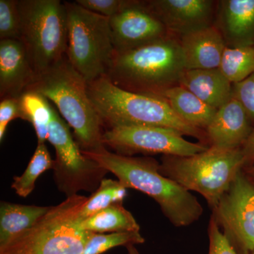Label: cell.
Here are the masks:
<instances>
[{
    "instance_id": "obj_27",
    "label": "cell",
    "mask_w": 254,
    "mask_h": 254,
    "mask_svg": "<svg viewBox=\"0 0 254 254\" xmlns=\"http://www.w3.org/2000/svg\"><path fill=\"white\" fill-rule=\"evenodd\" d=\"M18 0H0V40L20 39Z\"/></svg>"
},
{
    "instance_id": "obj_7",
    "label": "cell",
    "mask_w": 254,
    "mask_h": 254,
    "mask_svg": "<svg viewBox=\"0 0 254 254\" xmlns=\"http://www.w3.org/2000/svg\"><path fill=\"white\" fill-rule=\"evenodd\" d=\"M23 42L37 75L66 55L67 12L60 0H18Z\"/></svg>"
},
{
    "instance_id": "obj_24",
    "label": "cell",
    "mask_w": 254,
    "mask_h": 254,
    "mask_svg": "<svg viewBox=\"0 0 254 254\" xmlns=\"http://www.w3.org/2000/svg\"><path fill=\"white\" fill-rule=\"evenodd\" d=\"M53 166L54 160L52 159L46 143L38 144L24 173L21 176L14 177L11 188L19 196L26 198L34 190L36 180L40 175L53 169Z\"/></svg>"
},
{
    "instance_id": "obj_8",
    "label": "cell",
    "mask_w": 254,
    "mask_h": 254,
    "mask_svg": "<svg viewBox=\"0 0 254 254\" xmlns=\"http://www.w3.org/2000/svg\"><path fill=\"white\" fill-rule=\"evenodd\" d=\"M64 4L68 60L87 83L106 76L115 54L110 18L92 12L76 1Z\"/></svg>"
},
{
    "instance_id": "obj_36",
    "label": "cell",
    "mask_w": 254,
    "mask_h": 254,
    "mask_svg": "<svg viewBox=\"0 0 254 254\" xmlns=\"http://www.w3.org/2000/svg\"><path fill=\"white\" fill-rule=\"evenodd\" d=\"M208 254H210L208 253Z\"/></svg>"
},
{
    "instance_id": "obj_1",
    "label": "cell",
    "mask_w": 254,
    "mask_h": 254,
    "mask_svg": "<svg viewBox=\"0 0 254 254\" xmlns=\"http://www.w3.org/2000/svg\"><path fill=\"white\" fill-rule=\"evenodd\" d=\"M103 168L118 177L127 189H134L151 197L162 212L177 227L198 221L203 208L190 190L160 173V163L149 156H126L108 151H83Z\"/></svg>"
},
{
    "instance_id": "obj_13",
    "label": "cell",
    "mask_w": 254,
    "mask_h": 254,
    "mask_svg": "<svg viewBox=\"0 0 254 254\" xmlns=\"http://www.w3.org/2000/svg\"><path fill=\"white\" fill-rule=\"evenodd\" d=\"M170 34L180 37L213 26L218 1L212 0L142 1Z\"/></svg>"
},
{
    "instance_id": "obj_33",
    "label": "cell",
    "mask_w": 254,
    "mask_h": 254,
    "mask_svg": "<svg viewBox=\"0 0 254 254\" xmlns=\"http://www.w3.org/2000/svg\"><path fill=\"white\" fill-rule=\"evenodd\" d=\"M242 171L244 172L246 177L250 180L251 183L254 186V165L249 167V168L242 169Z\"/></svg>"
},
{
    "instance_id": "obj_12",
    "label": "cell",
    "mask_w": 254,
    "mask_h": 254,
    "mask_svg": "<svg viewBox=\"0 0 254 254\" xmlns=\"http://www.w3.org/2000/svg\"><path fill=\"white\" fill-rule=\"evenodd\" d=\"M115 53L158 41L170 34L142 1L128 0L123 10L110 18Z\"/></svg>"
},
{
    "instance_id": "obj_15",
    "label": "cell",
    "mask_w": 254,
    "mask_h": 254,
    "mask_svg": "<svg viewBox=\"0 0 254 254\" xmlns=\"http://www.w3.org/2000/svg\"><path fill=\"white\" fill-rule=\"evenodd\" d=\"M254 127L240 102L232 96L217 110L205 131L210 147L222 150L240 149Z\"/></svg>"
},
{
    "instance_id": "obj_32",
    "label": "cell",
    "mask_w": 254,
    "mask_h": 254,
    "mask_svg": "<svg viewBox=\"0 0 254 254\" xmlns=\"http://www.w3.org/2000/svg\"><path fill=\"white\" fill-rule=\"evenodd\" d=\"M241 150L244 158L243 169L254 165V128Z\"/></svg>"
},
{
    "instance_id": "obj_31",
    "label": "cell",
    "mask_w": 254,
    "mask_h": 254,
    "mask_svg": "<svg viewBox=\"0 0 254 254\" xmlns=\"http://www.w3.org/2000/svg\"><path fill=\"white\" fill-rule=\"evenodd\" d=\"M22 119L18 98H6L0 103V141H2L8 125L15 119Z\"/></svg>"
},
{
    "instance_id": "obj_11",
    "label": "cell",
    "mask_w": 254,
    "mask_h": 254,
    "mask_svg": "<svg viewBox=\"0 0 254 254\" xmlns=\"http://www.w3.org/2000/svg\"><path fill=\"white\" fill-rule=\"evenodd\" d=\"M212 216L240 254L254 250V186L242 170L222 195Z\"/></svg>"
},
{
    "instance_id": "obj_25",
    "label": "cell",
    "mask_w": 254,
    "mask_h": 254,
    "mask_svg": "<svg viewBox=\"0 0 254 254\" xmlns=\"http://www.w3.org/2000/svg\"><path fill=\"white\" fill-rule=\"evenodd\" d=\"M220 69L232 84L248 77L254 72V46L233 48L226 47Z\"/></svg>"
},
{
    "instance_id": "obj_14",
    "label": "cell",
    "mask_w": 254,
    "mask_h": 254,
    "mask_svg": "<svg viewBox=\"0 0 254 254\" xmlns=\"http://www.w3.org/2000/svg\"><path fill=\"white\" fill-rule=\"evenodd\" d=\"M37 73L20 39L0 40V98H19L34 83Z\"/></svg>"
},
{
    "instance_id": "obj_34",
    "label": "cell",
    "mask_w": 254,
    "mask_h": 254,
    "mask_svg": "<svg viewBox=\"0 0 254 254\" xmlns=\"http://www.w3.org/2000/svg\"><path fill=\"white\" fill-rule=\"evenodd\" d=\"M126 247L128 254H140L138 251L136 250V247H134V245H128Z\"/></svg>"
},
{
    "instance_id": "obj_9",
    "label": "cell",
    "mask_w": 254,
    "mask_h": 254,
    "mask_svg": "<svg viewBox=\"0 0 254 254\" xmlns=\"http://www.w3.org/2000/svg\"><path fill=\"white\" fill-rule=\"evenodd\" d=\"M48 141L56 153L54 180L58 190L66 198L77 195L80 190L93 193L98 190L108 170L83 154L73 139L68 124L53 108Z\"/></svg>"
},
{
    "instance_id": "obj_19",
    "label": "cell",
    "mask_w": 254,
    "mask_h": 254,
    "mask_svg": "<svg viewBox=\"0 0 254 254\" xmlns=\"http://www.w3.org/2000/svg\"><path fill=\"white\" fill-rule=\"evenodd\" d=\"M51 206L16 204L1 201L0 204V248L36 225Z\"/></svg>"
},
{
    "instance_id": "obj_29",
    "label": "cell",
    "mask_w": 254,
    "mask_h": 254,
    "mask_svg": "<svg viewBox=\"0 0 254 254\" xmlns=\"http://www.w3.org/2000/svg\"><path fill=\"white\" fill-rule=\"evenodd\" d=\"M76 2L92 12L111 18L127 6L128 0H76Z\"/></svg>"
},
{
    "instance_id": "obj_20",
    "label": "cell",
    "mask_w": 254,
    "mask_h": 254,
    "mask_svg": "<svg viewBox=\"0 0 254 254\" xmlns=\"http://www.w3.org/2000/svg\"><path fill=\"white\" fill-rule=\"evenodd\" d=\"M160 98L165 100L184 121L204 131L217 112V109L179 85L164 92Z\"/></svg>"
},
{
    "instance_id": "obj_17",
    "label": "cell",
    "mask_w": 254,
    "mask_h": 254,
    "mask_svg": "<svg viewBox=\"0 0 254 254\" xmlns=\"http://www.w3.org/2000/svg\"><path fill=\"white\" fill-rule=\"evenodd\" d=\"M179 38L186 69L220 68L227 46L215 24Z\"/></svg>"
},
{
    "instance_id": "obj_2",
    "label": "cell",
    "mask_w": 254,
    "mask_h": 254,
    "mask_svg": "<svg viewBox=\"0 0 254 254\" xmlns=\"http://www.w3.org/2000/svg\"><path fill=\"white\" fill-rule=\"evenodd\" d=\"M87 88L106 130L123 127H163L193 137L209 146L204 130L184 121L163 98L125 91L106 76L88 83Z\"/></svg>"
},
{
    "instance_id": "obj_4",
    "label": "cell",
    "mask_w": 254,
    "mask_h": 254,
    "mask_svg": "<svg viewBox=\"0 0 254 254\" xmlns=\"http://www.w3.org/2000/svg\"><path fill=\"white\" fill-rule=\"evenodd\" d=\"M88 83L66 55L45 72L37 75L27 91L38 92L54 103L83 151H99L103 143V124L88 94Z\"/></svg>"
},
{
    "instance_id": "obj_5",
    "label": "cell",
    "mask_w": 254,
    "mask_h": 254,
    "mask_svg": "<svg viewBox=\"0 0 254 254\" xmlns=\"http://www.w3.org/2000/svg\"><path fill=\"white\" fill-rule=\"evenodd\" d=\"M244 167L242 150H208L190 156L164 155L160 173L201 195L213 210Z\"/></svg>"
},
{
    "instance_id": "obj_28",
    "label": "cell",
    "mask_w": 254,
    "mask_h": 254,
    "mask_svg": "<svg viewBox=\"0 0 254 254\" xmlns=\"http://www.w3.org/2000/svg\"><path fill=\"white\" fill-rule=\"evenodd\" d=\"M234 98L244 107L254 127V72L238 83L232 84Z\"/></svg>"
},
{
    "instance_id": "obj_3",
    "label": "cell",
    "mask_w": 254,
    "mask_h": 254,
    "mask_svg": "<svg viewBox=\"0 0 254 254\" xmlns=\"http://www.w3.org/2000/svg\"><path fill=\"white\" fill-rule=\"evenodd\" d=\"M185 69L180 38L169 35L115 53L106 76L125 91L160 98L169 88L178 86Z\"/></svg>"
},
{
    "instance_id": "obj_16",
    "label": "cell",
    "mask_w": 254,
    "mask_h": 254,
    "mask_svg": "<svg viewBox=\"0 0 254 254\" xmlns=\"http://www.w3.org/2000/svg\"><path fill=\"white\" fill-rule=\"evenodd\" d=\"M214 24L227 48L254 46V0L218 1Z\"/></svg>"
},
{
    "instance_id": "obj_23",
    "label": "cell",
    "mask_w": 254,
    "mask_h": 254,
    "mask_svg": "<svg viewBox=\"0 0 254 254\" xmlns=\"http://www.w3.org/2000/svg\"><path fill=\"white\" fill-rule=\"evenodd\" d=\"M127 187L119 180L103 179L98 190L88 197L79 213L80 220H84L100 210L115 204H123L127 195Z\"/></svg>"
},
{
    "instance_id": "obj_26",
    "label": "cell",
    "mask_w": 254,
    "mask_h": 254,
    "mask_svg": "<svg viewBox=\"0 0 254 254\" xmlns=\"http://www.w3.org/2000/svg\"><path fill=\"white\" fill-rule=\"evenodd\" d=\"M145 242L140 232L93 233L81 254H102L115 247L139 245Z\"/></svg>"
},
{
    "instance_id": "obj_35",
    "label": "cell",
    "mask_w": 254,
    "mask_h": 254,
    "mask_svg": "<svg viewBox=\"0 0 254 254\" xmlns=\"http://www.w3.org/2000/svg\"><path fill=\"white\" fill-rule=\"evenodd\" d=\"M250 254H254V250L253 251V252H252V253H251Z\"/></svg>"
},
{
    "instance_id": "obj_6",
    "label": "cell",
    "mask_w": 254,
    "mask_h": 254,
    "mask_svg": "<svg viewBox=\"0 0 254 254\" xmlns=\"http://www.w3.org/2000/svg\"><path fill=\"white\" fill-rule=\"evenodd\" d=\"M88 197H68L34 226L0 248V254H81L93 232L79 227V213Z\"/></svg>"
},
{
    "instance_id": "obj_18",
    "label": "cell",
    "mask_w": 254,
    "mask_h": 254,
    "mask_svg": "<svg viewBox=\"0 0 254 254\" xmlns=\"http://www.w3.org/2000/svg\"><path fill=\"white\" fill-rule=\"evenodd\" d=\"M179 86L186 88L207 105L219 109L232 98V83L220 68L185 69Z\"/></svg>"
},
{
    "instance_id": "obj_10",
    "label": "cell",
    "mask_w": 254,
    "mask_h": 254,
    "mask_svg": "<svg viewBox=\"0 0 254 254\" xmlns=\"http://www.w3.org/2000/svg\"><path fill=\"white\" fill-rule=\"evenodd\" d=\"M105 147L126 156L161 154L190 156L205 151L208 145L187 141L180 132L156 127H123L106 130L103 137Z\"/></svg>"
},
{
    "instance_id": "obj_21",
    "label": "cell",
    "mask_w": 254,
    "mask_h": 254,
    "mask_svg": "<svg viewBox=\"0 0 254 254\" xmlns=\"http://www.w3.org/2000/svg\"><path fill=\"white\" fill-rule=\"evenodd\" d=\"M79 227L93 233L140 232L134 217L123 204H115L80 220Z\"/></svg>"
},
{
    "instance_id": "obj_22",
    "label": "cell",
    "mask_w": 254,
    "mask_h": 254,
    "mask_svg": "<svg viewBox=\"0 0 254 254\" xmlns=\"http://www.w3.org/2000/svg\"><path fill=\"white\" fill-rule=\"evenodd\" d=\"M22 120L29 122L36 131L38 144L46 143L49 138V127L53 106L48 98L38 92L27 91L19 98Z\"/></svg>"
},
{
    "instance_id": "obj_30",
    "label": "cell",
    "mask_w": 254,
    "mask_h": 254,
    "mask_svg": "<svg viewBox=\"0 0 254 254\" xmlns=\"http://www.w3.org/2000/svg\"><path fill=\"white\" fill-rule=\"evenodd\" d=\"M210 254H240L234 249L225 236L213 216L210 218L208 228Z\"/></svg>"
}]
</instances>
